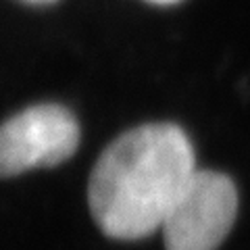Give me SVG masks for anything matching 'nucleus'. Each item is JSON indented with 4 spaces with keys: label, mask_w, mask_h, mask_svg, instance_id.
Wrapping results in <instances>:
<instances>
[{
    "label": "nucleus",
    "mask_w": 250,
    "mask_h": 250,
    "mask_svg": "<svg viewBox=\"0 0 250 250\" xmlns=\"http://www.w3.org/2000/svg\"><path fill=\"white\" fill-rule=\"evenodd\" d=\"M196 171L190 138L173 123H146L106 146L94 165L88 202L108 238L140 240L159 229Z\"/></svg>",
    "instance_id": "1"
},
{
    "label": "nucleus",
    "mask_w": 250,
    "mask_h": 250,
    "mask_svg": "<svg viewBox=\"0 0 250 250\" xmlns=\"http://www.w3.org/2000/svg\"><path fill=\"white\" fill-rule=\"evenodd\" d=\"M23 2H29V4H52L57 0H23Z\"/></svg>",
    "instance_id": "5"
},
{
    "label": "nucleus",
    "mask_w": 250,
    "mask_h": 250,
    "mask_svg": "<svg viewBox=\"0 0 250 250\" xmlns=\"http://www.w3.org/2000/svg\"><path fill=\"white\" fill-rule=\"evenodd\" d=\"M146 2H152V4H177L182 0H146Z\"/></svg>",
    "instance_id": "4"
},
{
    "label": "nucleus",
    "mask_w": 250,
    "mask_h": 250,
    "mask_svg": "<svg viewBox=\"0 0 250 250\" xmlns=\"http://www.w3.org/2000/svg\"><path fill=\"white\" fill-rule=\"evenodd\" d=\"M238 213V190L217 171L196 169L163 219L167 250H217Z\"/></svg>",
    "instance_id": "2"
},
{
    "label": "nucleus",
    "mask_w": 250,
    "mask_h": 250,
    "mask_svg": "<svg viewBox=\"0 0 250 250\" xmlns=\"http://www.w3.org/2000/svg\"><path fill=\"white\" fill-rule=\"evenodd\" d=\"M80 146V123L61 104H36L0 125V177L57 167Z\"/></svg>",
    "instance_id": "3"
}]
</instances>
